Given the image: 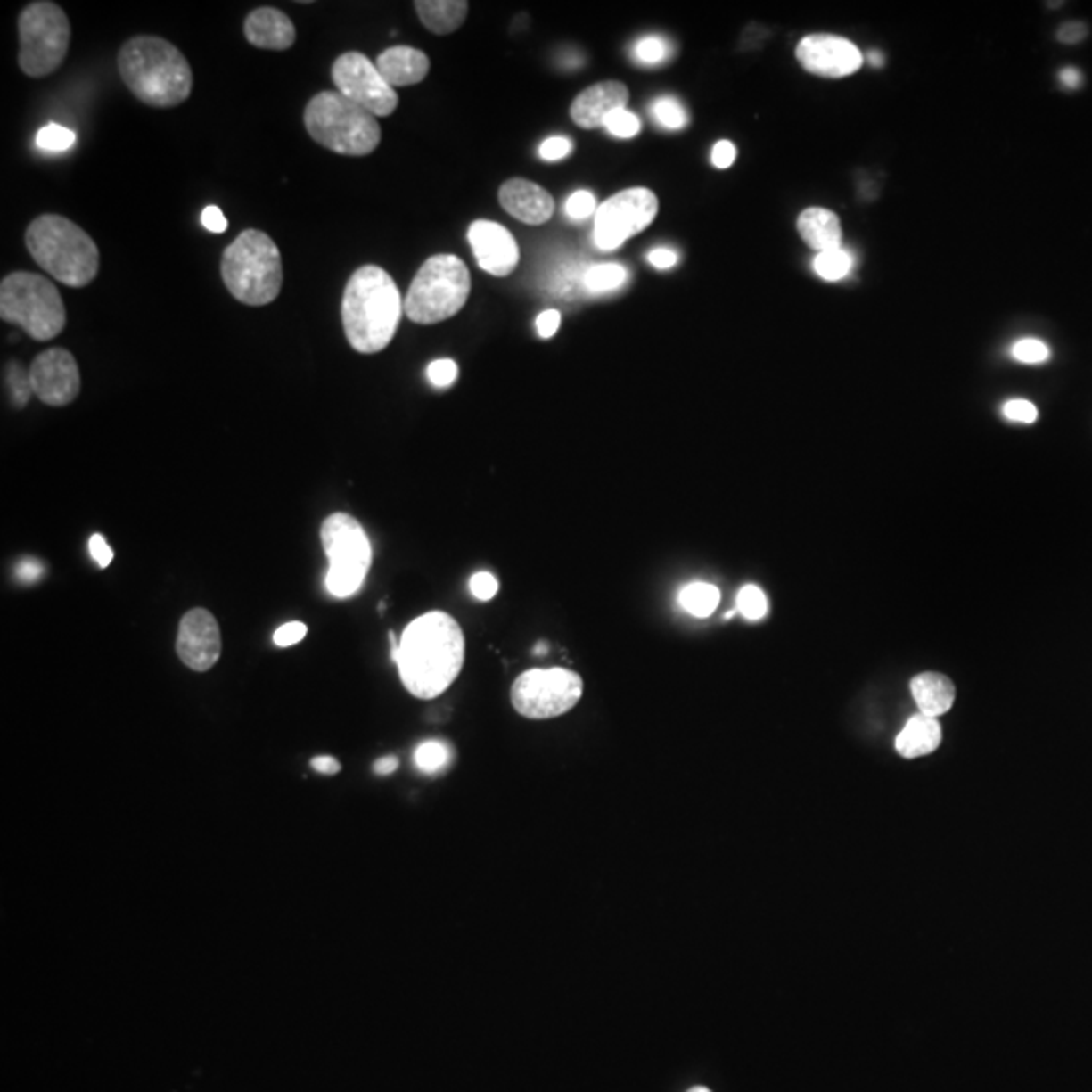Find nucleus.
Listing matches in <instances>:
<instances>
[{"instance_id": "f257e3e1", "label": "nucleus", "mask_w": 1092, "mask_h": 1092, "mask_svg": "<svg viewBox=\"0 0 1092 1092\" xmlns=\"http://www.w3.org/2000/svg\"><path fill=\"white\" fill-rule=\"evenodd\" d=\"M464 661L465 637L459 623L443 612H429L406 625L395 664L409 694L431 700L456 682Z\"/></svg>"}, {"instance_id": "f03ea898", "label": "nucleus", "mask_w": 1092, "mask_h": 1092, "mask_svg": "<svg viewBox=\"0 0 1092 1092\" xmlns=\"http://www.w3.org/2000/svg\"><path fill=\"white\" fill-rule=\"evenodd\" d=\"M393 277L379 266H363L350 275L342 296L346 341L360 354L385 350L405 312Z\"/></svg>"}, {"instance_id": "7ed1b4c3", "label": "nucleus", "mask_w": 1092, "mask_h": 1092, "mask_svg": "<svg viewBox=\"0 0 1092 1092\" xmlns=\"http://www.w3.org/2000/svg\"><path fill=\"white\" fill-rule=\"evenodd\" d=\"M118 70L132 95L152 108H177L191 97V65L178 47L160 37L126 41L118 53Z\"/></svg>"}, {"instance_id": "20e7f679", "label": "nucleus", "mask_w": 1092, "mask_h": 1092, "mask_svg": "<svg viewBox=\"0 0 1092 1092\" xmlns=\"http://www.w3.org/2000/svg\"><path fill=\"white\" fill-rule=\"evenodd\" d=\"M25 243L37 266L70 288L92 283L100 271L95 241L67 217H37L25 233Z\"/></svg>"}, {"instance_id": "39448f33", "label": "nucleus", "mask_w": 1092, "mask_h": 1092, "mask_svg": "<svg viewBox=\"0 0 1092 1092\" xmlns=\"http://www.w3.org/2000/svg\"><path fill=\"white\" fill-rule=\"evenodd\" d=\"M221 275L237 302L267 306L283 283L282 255L267 233L247 229L223 251Z\"/></svg>"}, {"instance_id": "423d86ee", "label": "nucleus", "mask_w": 1092, "mask_h": 1092, "mask_svg": "<svg viewBox=\"0 0 1092 1092\" xmlns=\"http://www.w3.org/2000/svg\"><path fill=\"white\" fill-rule=\"evenodd\" d=\"M304 124L310 138L342 156H366L381 144L376 116L341 92H320L308 102Z\"/></svg>"}, {"instance_id": "0eeeda50", "label": "nucleus", "mask_w": 1092, "mask_h": 1092, "mask_svg": "<svg viewBox=\"0 0 1092 1092\" xmlns=\"http://www.w3.org/2000/svg\"><path fill=\"white\" fill-rule=\"evenodd\" d=\"M470 290V269L457 255H433L413 277L403 302L405 316L425 326L449 320L468 302Z\"/></svg>"}, {"instance_id": "6e6552de", "label": "nucleus", "mask_w": 1092, "mask_h": 1092, "mask_svg": "<svg viewBox=\"0 0 1092 1092\" xmlns=\"http://www.w3.org/2000/svg\"><path fill=\"white\" fill-rule=\"evenodd\" d=\"M0 318L17 324L33 341L47 342L63 333L67 312L55 283L31 271H14L0 283Z\"/></svg>"}, {"instance_id": "1a4fd4ad", "label": "nucleus", "mask_w": 1092, "mask_h": 1092, "mask_svg": "<svg viewBox=\"0 0 1092 1092\" xmlns=\"http://www.w3.org/2000/svg\"><path fill=\"white\" fill-rule=\"evenodd\" d=\"M320 538L328 556V593L336 599L354 597L365 585L373 562L371 540L363 524L350 514L336 512L324 521Z\"/></svg>"}, {"instance_id": "9d476101", "label": "nucleus", "mask_w": 1092, "mask_h": 1092, "mask_svg": "<svg viewBox=\"0 0 1092 1092\" xmlns=\"http://www.w3.org/2000/svg\"><path fill=\"white\" fill-rule=\"evenodd\" d=\"M71 25L49 0L29 3L19 14V67L29 78H47L67 57Z\"/></svg>"}, {"instance_id": "9b49d317", "label": "nucleus", "mask_w": 1092, "mask_h": 1092, "mask_svg": "<svg viewBox=\"0 0 1092 1092\" xmlns=\"http://www.w3.org/2000/svg\"><path fill=\"white\" fill-rule=\"evenodd\" d=\"M581 696V676L562 668L529 669L516 677L510 690L512 706L530 720H546L567 714Z\"/></svg>"}, {"instance_id": "f8f14e48", "label": "nucleus", "mask_w": 1092, "mask_h": 1092, "mask_svg": "<svg viewBox=\"0 0 1092 1092\" xmlns=\"http://www.w3.org/2000/svg\"><path fill=\"white\" fill-rule=\"evenodd\" d=\"M658 197L644 186L621 191L599 205L595 213L593 243L599 251H615L625 241L636 237L658 215Z\"/></svg>"}, {"instance_id": "ddd939ff", "label": "nucleus", "mask_w": 1092, "mask_h": 1092, "mask_svg": "<svg viewBox=\"0 0 1092 1092\" xmlns=\"http://www.w3.org/2000/svg\"><path fill=\"white\" fill-rule=\"evenodd\" d=\"M333 81L336 92L376 118H387L397 110V89L387 84V79L376 70V63L363 53H342L333 65Z\"/></svg>"}, {"instance_id": "4468645a", "label": "nucleus", "mask_w": 1092, "mask_h": 1092, "mask_svg": "<svg viewBox=\"0 0 1092 1092\" xmlns=\"http://www.w3.org/2000/svg\"><path fill=\"white\" fill-rule=\"evenodd\" d=\"M33 395L45 405L65 406L79 395L81 376L73 354L65 349L41 352L29 368Z\"/></svg>"}, {"instance_id": "2eb2a0df", "label": "nucleus", "mask_w": 1092, "mask_h": 1092, "mask_svg": "<svg viewBox=\"0 0 1092 1092\" xmlns=\"http://www.w3.org/2000/svg\"><path fill=\"white\" fill-rule=\"evenodd\" d=\"M797 62L819 78H848L862 67V53L852 41L835 35H809L797 45Z\"/></svg>"}, {"instance_id": "dca6fc26", "label": "nucleus", "mask_w": 1092, "mask_h": 1092, "mask_svg": "<svg viewBox=\"0 0 1092 1092\" xmlns=\"http://www.w3.org/2000/svg\"><path fill=\"white\" fill-rule=\"evenodd\" d=\"M177 653L194 672H207L221 658V629L207 609H191L178 625Z\"/></svg>"}, {"instance_id": "f3484780", "label": "nucleus", "mask_w": 1092, "mask_h": 1092, "mask_svg": "<svg viewBox=\"0 0 1092 1092\" xmlns=\"http://www.w3.org/2000/svg\"><path fill=\"white\" fill-rule=\"evenodd\" d=\"M468 241L478 266L489 275L506 277L516 269L521 251L510 231L494 221H473Z\"/></svg>"}, {"instance_id": "a211bd4d", "label": "nucleus", "mask_w": 1092, "mask_h": 1092, "mask_svg": "<svg viewBox=\"0 0 1092 1092\" xmlns=\"http://www.w3.org/2000/svg\"><path fill=\"white\" fill-rule=\"evenodd\" d=\"M629 102V89L620 81H601L579 94L571 105V118L585 130L603 127L605 119L613 111L621 110Z\"/></svg>"}, {"instance_id": "6ab92c4d", "label": "nucleus", "mask_w": 1092, "mask_h": 1092, "mask_svg": "<svg viewBox=\"0 0 1092 1092\" xmlns=\"http://www.w3.org/2000/svg\"><path fill=\"white\" fill-rule=\"evenodd\" d=\"M500 205L508 215L529 225H542L554 213V201L545 188L524 178L506 180L500 186Z\"/></svg>"}, {"instance_id": "aec40b11", "label": "nucleus", "mask_w": 1092, "mask_h": 1092, "mask_svg": "<svg viewBox=\"0 0 1092 1092\" xmlns=\"http://www.w3.org/2000/svg\"><path fill=\"white\" fill-rule=\"evenodd\" d=\"M243 33L253 47L267 51H285L296 43V27L291 19L274 6H261L247 14Z\"/></svg>"}, {"instance_id": "412c9836", "label": "nucleus", "mask_w": 1092, "mask_h": 1092, "mask_svg": "<svg viewBox=\"0 0 1092 1092\" xmlns=\"http://www.w3.org/2000/svg\"><path fill=\"white\" fill-rule=\"evenodd\" d=\"M374 63L376 70L387 79V84L395 89L423 81L429 73V67H431L423 51L406 47V45H397V47L382 51Z\"/></svg>"}, {"instance_id": "4be33fe9", "label": "nucleus", "mask_w": 1092, "mask_h": 1092, "mask_svg": "<svg viewBox=\"0 0 1092 1092\" xmlns=\"http://www.w3.org/2000/svg\"><path fill=\"white\" fill-rule=\"evenodd\" d=\"M797 231L811 250L817 253L842 247V225L835 213L822 207H809L797 218Z\"/></svg>"}, {"instance_id": "5701e85b", "label": "nucleus", "mask_w": 1092, "mask_h": 1092, "mask_svg": "<svg viewBox=\"0 0 1092 1092\" xmlns=\"http://www.w3.org/2000/svg\"><path fill=\"white\" fill-rule=\"evenodd\" d=\"M910 692L921 714L939 718L940 714L951 710L955 702V686L945 674L924 672L913 677Z\"/></svg>"}, {"instance_id": "b1692460", "label": "nucleus", "mask_w": 1092, "mask_h": 1092, "mask_svg": "<svg viewBox=\"0 0 1092 1092\" xmlns=\"http://www.w3.org/2000/svg\"><path fill=\"white\" fill-rule=\"evenodd\" d=\"M940 744V725L937 718L918 712L896 736V751L905 759L931 755Z\"/></svg>"}, {"instance_id": "393cba45", "label": "nucleus", "mask_w": 1092, "mask_h": 1092, "mask_svg": "<svg viewBox=\"0 0 1092 1092\" xmlns=\"http://www.w3.org/2000/svg\"><path fill=\"white\" fill-rule=\"evenodd\" d=\"M470 4L465 0H417L415 11L429 31L449 35L457 31L468 17Z\"/></svg>"}, {"instance_id": "a878e982", "label": "nucleus", "mask_w": 1092, "mask_h": 1092, "mask_svg": "<svg viewBox=\"0 0 1092 1092\" xmlns=\"http://www.w3.org/2000/svg\"><path fill=\"white\" fill-rule=\"evenodd\" d=\"M684 612L694 617H708L720 603V591L710 583H690L677 595Z\"/></svg>"}, {"instance_id": "bb28decb", "label": "nucleus", "mask_w": 1092, "mask_h": 1092, "mask_svg": "<svg viewBox=\"0 0 1092 1092\" xmlns=\"http://www.w3.org/2000/svg\"><path fill=\"white\" fill-rule=\"evenodd\" d=\"M628 269L620 263H599L587 267L583 277V288L589 293H607L620 290L628 282Z\"/></svg>"}, {"instance_id": "cd10ccee", "label": "nucleus", "mask_w": 1092, "mask_h": 1092, "mask_svg": "<svg viewBox=\"0 0 1092 1092\" xmlns=\"http://www.w3.org/2000/svg\"><path fill=\"white\" fill-rule=\"evenodd\" d=\"M854 267L852 253L846 250H833L825 253H817L813 259V271L825 282H840L850 275Z\"/></svg>"}, {"instance_id": "c85d7f7f", "label": "nucleus", "mask_w": 1092, "mask_h": 1092, "mask_svg": "<svg viewBox=\"0 0 1092 1092\" xmlns=\"http://www.w3.org/2000/svg\"><path fill=\"white\" fill-rule=\"evenodd\" d=\"M652 116L655 122L666 130H682L686 127L690 118L684 105L676 100L674 95H661L652 103Z\"/></svg>"}, {"instance_id": "c756f323", "label": "nucleus", "mask_w": 1092, "mask_h": 1092, "mask_svg": "<svg viewBox=\"0 0 1092 1092\" xmlns=\"http://www.w3.org/2000/svg\"><path fill=\"white\" fill-rule=\"evenodd\" d=\"M413 759H415V765L419 771L433 775V773H439L441 769H446V767L449 765L451 749L441 741H425L415 749V755H413Z\"/></svg>"}, {"instance_id": "7c9ffc66", "label": "nucleus", "mask_w": 1092, "mask_h": 1092, "mask_svg": "<svg viewBox=\"0 0 1092 1092\" xmlns=\"http://www.w3.org/2000/svg\"><path fill=\"white\" fill-rule=\"evenodd\" d=\"M674 47L669 45L666 39H661V37H644V39H639L634 47V57L637 63L653 67L664 63L672 55Z\"/></svg>"}, {"instance_id": "2f4dec72", "label": "nucleus", "mask_w": 1092, "mask_h": 1092, "mask_svg": "<svg viewBox=\"0 0 1092 1092\" xmlns=\"http://www.w3.org/2000/svg\"><path fill=\"white\" fill-rule=\"evenodd\" d=\"M37 146L45 152H67L75 146V132L59 124H47L37 134Z\"/></svg>"}, {"instance_id": "473e14b6", "label": "nucleus", "mask_w": 1092, "mask_h": 1092, "mask_svg": "<svg viewBox=\"0 0 1092 1092\" xmlns=\"http://www.w3.org/2000/svg\"><path fill=\"white\" fill-rule=\"evenodd\" d=\"M767 597L765 593L759 589L757 585H747L743 587L739 591V597H736V612H739L744 620L749 621H759L763 620L767 615Z\"/></svg>"}, {"instance_id": "72a5a7b5", "label": "nucleus", "mask_w": 1092, "mask_h": 1092, "mask_svg": "<svg viewBox=\"0 0 1092 1092\" xmlns=\"http://www.w3.org/2000/svg\"><path fill=\"white\" fill-rule=\"evenodd\" d=\"M605 130L615 135V138H634V135L639 134L642 130V122H639V118L636 114H631L628 108H621L613 111L612 116L605 119Z\"/></svg>"}, {"instance_id": "f704fd0d", "label": "nucleus", "mask_w": 1092, "mask_h": 1092, "mask_svg": "<svg viewBox=\"0 0 1092 1092\" xmlns=\"http://www.w3.org/2000/svg\"><path fill=\"white\" fill-rule=\"evenodd\" d=\"M1012 357L1026 365H1040L1050 358V349L1038 338H1022L1014 344Z\"/></svg>"}, {"instance_id": "c9c22d12", "label": "nucleus", "mask_w": 1092, "mask_h": 1092, "mask_svg": "<svg viewBox=\"0 0 1092 1092\" xmlns=\"http://www.w3.org/2000/svg\"><path fill=\"white\" fill-rule=\"evenodd\" d=\"M597 209L599 207L593 193L577 191L569 197L567 205H564V213H567V217L572 218V221H583V218L597 213Z\"/></svg>"}, {"instance_id": "e433bc0d", "label": "nucleus", "mask_w": 1092, "mask_h": 1092, "mask_svg": "<svg viewBox=\"0 0 1092 1092\" xmlns=\"http://www.w3.org/2000/svg\"><path fill=\"white\" fill-rule=\"evenodd\" d=\"M9 387H11V397L12 403L17 406H25L29 403V398L33 395V387H31V379H29V373L22 371V368L14 363L9 368Z\"/></svg>"}, {"instance_id": "4c0bfd02", "label": "nucleus", "mask_w": 1092, "mask_h": 1092, "mask_svg": "<svg viewBox=\"0 0 1092 1092\" xmlns=\"http://www.w3.org/2000/svg\"><path fill=\"white\" fill-rule=\"evenodd\" d=\"M427 376H429V382H431L433 387L447 389L454 385L457 379V365L449 358L433 360V363L427 368Z\"/></svg>"}, {"instance_id": "58836bf2", "label": "nucleus", "mask_w": 1092, "mask_h": 1092, "mask_svg": "<svg viewBox=\"0 0 1092 1092\" xmlns=\"http://www.w3.org/2000/svg\"><path fill=\"white\" fill-rule=\"evenodd\" d=\"M538 152L542 160L546 162L562 160V158H567L572 152V142L564 138V135H551V138L542 142Z\"/></svg>"}, {"instance_id": "ea45409f", "label": "nucleus", "mask_w": 1092, "mask_h": 1092, "mask_svg": "<svg viewBox=\"0 0 1092 1092\" xmlns=\"http://www.w3.org/2000/svg\"><path fill=\"white\" fill-rule=\"evenodd\" d=\"M498 589H500L498 579H496L492 572H476V575L470 579V591L473 597L480 601L494 599Z\"/></svg>"}, {"instance_id": "a19ab883", "label": "nucleus", "mask_w": 1092, "mask_h": 1092, "mask_svg": "<svg viewBox=\"0 0 1092 1092\" xmlns=\"http://www.w3.org/2000/svg\"><path fill=\"white\" fill-rule=\"evenodd\" d=\"M1004 415L1009 421H1018V423H1034L1038 419V409L1034 403L1026 398H1012L1004 405Z\"/></svg>"}, {"instance_id": "79ce46f5", "label": "nucleus", "mask_w": 1092, "mask_h": 1092, "mask_svg": "<svg viewBox=\"0 0 1092 1092\" xmlns=\"http://www.w3.org/2000/svg\"><path fill=\"white\" fill-rule=\"evenodd\" d=\"M308 634V625L302 621H290L285 625H280V628L275 629L274 634V644L277 647H290L302 642Z\"/></svg>"}, {"instance_id": "37998d69", "label": "nucleus", "mask_w": 1092, "mask_h": 1092, "mask_svg": "<svg viewBox=\"0 0 1092 1092\" xmlns=\"http://www.w3.org/2000/svg\"><path fill=\"white\" fill-rule=\"evenodd\" d=\"M45 567L43 562H39L37 559H22L17 562V567H14V577L19 579L21 583L25 585H33L43 579Z\"/></svg>"}, {"instance_id": "c03bdc74", "label": "nucleus", "mask_w": 1092, "mask_h": 1092, "mask_svg": "<svg viewBox=\"0 0 1092 1092\" xmlns=\"http://www.w3.org/2000/svg\"><path fill=\"white\" fill-rule=\"evenodd\" d=\"M89 553H92L94 561L100 564L102 569H108L111 561H114V551H111L108 540H105L102 534H94V537L89 538Z\"/></svg>"}, {"instance_id": "a18cd8bd", "label": "nucleus", "mask_w": 1092, "mask_h": 1092, "mask_svg": "<svg viewBox=\"0 0 1092 1092\" xmlns=\"http://www.w3.org/2000/svg\"><path fill=\"white\" fill-rule=\"evenodd\" d=\"M735 158H736V148H735L733 142L720 140V142H717V144H714L712 154H710V160H712V164L717 168L725 170L728 167H733Z\"/></svg>"}, {"instance_id": "49530a36", "label": "nucleus", "mask_w": 1092, "mask_h": 1092, "mask_svg": "<svg viewBox=\"0 0 1092 1092\" xmlns=\"http://www.w3.org/2000/svg\"><path fill=\"white\" fill-rule=\"evenodd\" d=\"M201 223H202V227H205L209 233H225V231H227V218H225L223 210L218 209V207H215V205H210V207H207L205 210H202Z\"/></svg>"}, {"instance_id": "de8ad7c7", "label": "nucleus", "mask_w": 1092, "mask_h": 1092, "mask_svg": "<svg viewBox=\"0 0 1092 1092\" xmlns=\"http://www.w3.org/2000/svg\"><path fill=\"white\" fill-rule=\"evenodd\" d=\"M561 326V312L556 310H546L538 314L537 318V330L540 338H553L556 330Z\"/></svg>"}, {"instance_id": "09e8293b", "label": "nucleus", "mask_w": 1092, "mask_h": 1092, "mask_svg": "<svg viewBox=\"0 0 1092 1092\" xmlns=\"http://www.w3.org/2000/svg\"><path fill=\"white\" fill-rule=\"evenodd\" d=\"M647 261H650L655 269H669L677 263V253L674 250H668V247H658V250H652L647 253Z\"/></svg>"}, {"instance_id": "8fccbe9b", "label": "nucleus", "mask_w": 1092, "mask_h": 1092, "mask_svg": "<svg viewBox=\"0 0 1092 1092\" xmlns=\"http://www.w3.org/2000/svg\"><path fill=\"white\" fill-rule=\"evenodd\" d=\"M1087 35V27L1082 22H1066L1058 31V39L1062 43H1079Z\"/></svg>"}, {"instance_id": "3c124183", "label": "nucleus", "mask_w": 1092, "mask_h": 1092, "mask_svg": "<svg viewBox=\"0 0 1092 1092\" xmlns=\"http://www.w3.org/2000/svg\"><path fill=\"white\" fill-rule=\"evenodd\" d=\"M310 765H312V769H316L322 775H336L338 771H341V763H338L334 757H328V755L314 757Z\"/></svg>"}, {"instance_id": "603ef678", "label": "nucleus", "mask_w": 1092, "mask_h": 1092, "mask_svg": "<svg viewBox=\"0 0 1092 1092\" xmlns=\"http://www.w3.org/2000/svg\"><path fill=\"white\" fill-rule=\"evenodd\" d=\"M397 767H398V759L393 757V755H389V757H382V759L376 760L373 769H374L376 775H390V773L397 771Z\"/></svg>"}, {"instance_id": "864d4df0", "label": "nucleus", "mask_w": 1092, "mask_h": 1092, "mask_svg": "<svg viewBox=\"0 0 1092 1092\" xmlns=\"http://www.w3.org/2000/svg\"><path fill=\"white\" fill-rule=\"evenodd\" d=\"M1060 79H1062V84H1064L1066 87H1072V89L1079 87L1082 84L1080 73L1076 71V70H1064V71L1060 73Z\"/></svg>"}, {"instance_id": "5fc2aeb1", "label": "nucleus", "mask_w": 1092, "mask_h": 1092, "mask_svg": "<svg viewBox=\"0 0 1092 1092\" xmlns=\"http://www.w3.org/2000/svg\"><path fill=\"white\" fill-rule=\"evenodd\" d=\"M868 59H870V63L874 67H883L884 65V57H883V53H880V51H870Z\"/></svg>"}, {"instance_id": "6e6d98bb", "label": "nucleus", "mask_w": 1092, "mask_h": 1092, "mask_svg": "<svg viewBox=\"0 0 1092 1092\" xmlns=\"http://www.w3.org/2000/svg\"><path fill=\"white\" fill-rule=\"evenodd\" d=\"M546 652H548V645L546 644H538L537 647H534V653H537V655L546 653Z\"/></svg>"}, {"instance_id": "4d7b16f0", "label": "nucleus", "mask_w": 1092, "mask_h": 1092, "mask_svg": "<svg viewBox=\"0 0 1092 1092\" xmlns=\"http://www.w3.org/2000/svg\"><path fill=\"white\" fill-rule=\"evenodd\" d=\"M690 1092H710V1090H708V1088H702V1087H698V1088H692Z\"/></svg>"}]
</instances>
